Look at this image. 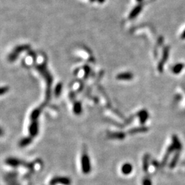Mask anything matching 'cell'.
Listing matches in <instances>:
<instances>
[{
	"instance_id": "1",
	"label": "cell",
	"mask_w": 185,
	"mask_h": 185,
	"mask_svg": "<svg viewBox=\"0 0 185 185\" xmlns=\"http://www.w3.org/2000/svg\"><path fill=\"white\" fill-rule=\"evenodd\" d=\"M5 163L8 165L13 166V167H17L18 166H27L28 168H30V165H28L26 163H25L23 161H21V160L16 159V158H8L6 160Z\"/></svg>"
},
{
	"instance_id": "2",
	"label": "cell",
	"mask_w": 185,
	"mask_h": 185,
	"mask_svg": "<svg viewBox=\"0 0 185 185\" xmlns=\"http://www.w3.org/2000/svg\"><path fill=\"white\" fill-rule=\"evenodd\" d=\"M57 184H60L63 185H69L71 184V180L69 178L64 177L54 178L50 181V185H55Z\"/></svg>"
},
{
	"instance_id": "3",
	"label": "cell",
	"mask_w": 185,
	"mask_h": 185,
	"mask_svg": "<svg viewBox=\"0 0 185 185\" xmlns=\"http://www.w3.org/2000/svg\"><path fill=\"white\" fill-rule=\"evenodd\" d=\"M82 171L85 174H89V171L91 170V166L90 163H89V160L87 156L82 159Z\"/></svg>"
},
{
	"instance_id": "4",
	"label": "cell",
	"mask_w": 185,
	"mask_h": 185,
	"mask_svg": "<svg viewBox=\"0 0 185 185\" xmlns=\"http://www.w3.org/2000/svg\"><path fill=\"white\" fill-rule=\"evenodd\" d=\"M15 176H16V174H9L7 175L6 179L8 185H18Z\"/></svg>"
},
{
	"instance_id": "5",
	"label": "cell",
	"mask_w": 185,
	"mask_h": 185,
	"mask_svg": "<svg viewBox=\"0 0 185 185\" xmlns=\"http://www.w3.org/2000/svg\"><path fill=\"white\" fill-rule=\"evenodd\" d=\"M132 166L128 163H126L122 167V172L124 175H128L132 172Z\"/></svg>"
},
{
	"instance_id": "6",
	"label": "cell",
	"mask_w": 185,
	"mask_h": 185,
	"mask_svg": "<svg viewBox=\"0 0 185 185\" xmlns=\"http://www.w3.org/2000/svg\"><path fill=\"white\" fill-rule=\"evenodd\" d=\"M30 141H30V139H23V140H21V142H20V146H21V147H24V146H26L27 145L30 143Z\"/></svg>"
},
{
	"instance_id": "7",
	"label": "cell",
	"mask_w": 185,
	"mask_h": 185,
	"mask_svg": "<svg viewBox=\"0 0 185 185\" xmlns=\"http://www.w3.org/2000/svg\"><path fill=\"white\" fill-rule=\"evenodd\" d=\"M143 185H152V180L149 178H146L143 180Z\"/></svg>"
},
{
	"instance_id": "8",
	"label": "cell",
	"mask_w": 185,
	"mask_h": 185,
	"mask_svg": "<svg viewBox=\"0 0 185 185\" xmlns=\"http://www.w3.org/2000/svg\"><path fill=\"white\" fill-rule=\"evenodd\" d=\"M3 133H4V132H3L2 129H1V128H0V136L3 135Z\"/></svg>"
}]
</instances>
